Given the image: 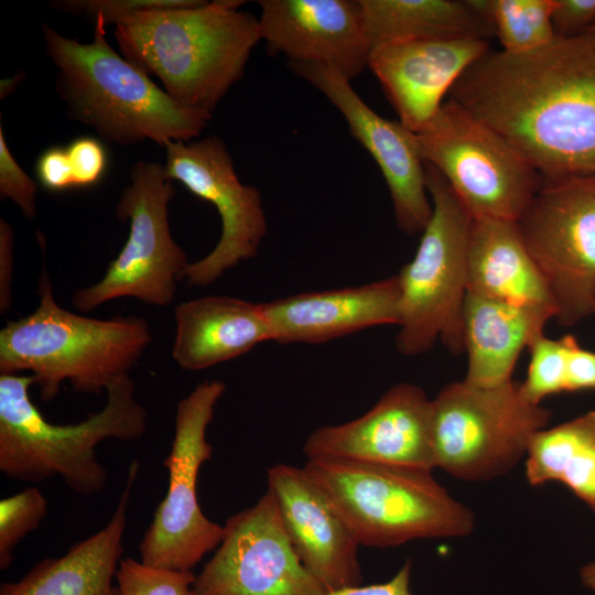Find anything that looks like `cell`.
<instances>
[{
	"label": "cell",
	"instance_id": "obj_30",
	"mask_svg": "<svg viewBox=\"0 0 595 595\" xmlns=\"http://www.w3.org/2000/svg\"><path fill=\"white\" fill-rule=\"evenodd\" d=\"M193 571L153 566L132 558L120 561L116 581L119 595H195Z\"/></svg>",
	"mask_w": 595,
	"mask_h": 595
},
{
	"label": "cell",
	"instance_id": "obj_16",
	"mask_svg": "<svg viewBox=\"0 0 595 595\" xmlns=\"http://www.w3.org/2000/svg\"><path fill=\"white\" fill-rule=\"evenodd\" d=\"M306 458L332 457L432 470V403L413 383L392 386L361 416L325 425L305 440Z\"/></svg>",
	"mask_w": 595,
	"mask_h": 595
},
{
	"label": "cell",
	"instance_id": "obj_17",
	"mask_svg": "<svg viewBox=\"0 0 595 595\" xmlns=\"http://www.w3.org/2000/svg\"><path fill=\"white\" fill-rule=\"evenodd\" d=\"M261 40L289 62L320 64L355 79L369 47L359 0H261Z\"/></svg>",
	"mask_w": 595,
	"mask_h": 595
},
{
	"label": "cell",
	"instance_id": "obj_35",
	"mask_svg": "<svg viewBox=\"0 0 595 595\" xmlns=\"http://www.w3.org/2000/svg\"><path fill=\"white\" fill-rule=\"evenodd\" d=\"M35 175L37 183L46 191L60 193L74 190L65 147L45 149L35 162Z\"/></svg>",
	"mask_w": 595,
	"mask_h": 595
},
{
	"label": "cell",
	"instance_id": "obj_4",
	"mask_svg": "<svg viewBox=\"0 0 595 595\" xmlns=\"http://www.w3.org/2000/svg\"><path fill=\"white\" fill-rule=\"evenodd\" d=\"M32 375H0V470L12 479L39 483L61 477L74 493L104 490L108 473L96 447L105 440L137 441L148 426V412L136 398L130 375L106 390L105 407L73 424L47 421L30 398Z\"/></svg>",
	"mask_w": 595,
	"mask_h": 595
},
{
	"label": "cell",
	"instance_id": "obj_31",
	"mask_svg": "<svg viewBox=\"0 0 595 595\" xmlns=\"http://www.w3.org/2000/svg\"><path fill=\"white\" fill-rule=\"evenodd\" d=\"M198 0H54L52 9L85 17L93 22L100 18L108 24L117 25L123 19L138 12L193 6Z\"/></svg>",
	"mask_w": 595,
	"mask_h": 595
},
{
	"label": "cell",
	"instance_id": "obj_21",
	"mask_svg": "<svg viewBox=\"0 0 595 595\" xmlns=\"http://www.w3.org/2000/svg\"><path fill=\"white\" fill-rule=\"evenodd\" d=\"M139 468V462L132 461L125 489L104 528L62 556L40 561L19 581L2 583L0 595H119L113 581L122 560L127 509Z\"/></svg>",
	"mask_w": 595,
	"mask_h": 595
},
{
	"label": "cell",
	"instance_id": "obj_2",
	"mask_svg": "<svg viewBox=\"0 0 595 595\" xmlns=\"http://www.w3.org/2000/svg\"><path fill=\"white\" fill-rule=\"evenodd\" d=\"M244 1L198 0L188 7L147 10L117 25L122 56L154 75L178 104L213 113L244 76L261 40L259 19Z\"/></svg>",
	"mask_w": 595,
	"mask_h": 595
},
{
	"label": "cell",
	"instance_id": "obj_22",
	"mask_svg": "<svg viewBox=\"0 0 595 595\" xmlns=\"http://www.w3.org/2000/svg\"><path fill=\"white\" fill-rule=\"evenodd\" d=\"M172 356L185 370H203L271 340L262 303L226 295L188 300L174 309Z\"/></svg>",
	"mask_w": 595,
	"mask_h": 595
},
{
	"label": "cell",
	"instance_id": "obj_25",
	"mask_svg": "<svg viewBox=\"0 0 595 595\" xmlns=\"http://www.w3.org/2000/svg\"><path fill=\"white\" fill-rule=\"evenodd\" d=\"M370 50L381 45L431 39L493 35L489 25L467 1L359 0Z\"/></svg>",
	"mask_w": 595,
	"mask_h": 595
},
{
	"label": "cell",
	"instance_id": "obj_8",
	"mask_svg": "<svg viewBox=\"0 0 595 595\" xmlns=\"http://www.w3.org/2000/svg\"><path fill=\"white\" fill-rule=\"evenodd\" d=\"M431 403L435 467L469 482L508 473L551 419V411L529 402L513 380L490 388L454 381Z\"/></svg>",
	"mask_w": 595,
	"mask_h": 595
},
{
	"label": "cell",
	"instance_id": "obj_3",
	"mask_svg": "<svg viewBox=\"0 0 595 595\" xmlns=\"http://www.w3.org/2000/svg\"><path fill=\"white\" fill-rule=\"evenodd\" d=\"M48 58L57 68L55 89L72 120L104 140L133 145L151 140L161 147L202 134L213 113L183 106L106 39L102 19L94 21L90 43L63 36L41 24Z\"/></svg>",
	"mask_w": 595,
	"mask_h": 595
},
{
	"label": "cell",
	"instance_id": "obj_40",
	"mask_svg": "<svg viewBox=\"0 0 595 595\" xmlns=\"http://www.w3.org/2000/svg\"><path fill=\"white\" fill-rule=\"evenodd\" d=\"M580 580L584 587L595 593V561L582 566Z\"/></svg>",
	"mask_w": 595,
	"mask_h": 595
},
{
	"label": "cell",
	"instance_id": "obj_6",
	"mask_svg": "<svg viewBox=\"0 0 595 595\" xmlns=\"http://www.w3.org/2000/svg\"><path fill=\"white\" fill-rule=\"evenodd\" d=\"M303 469L359 545L466 537L475 528L473 511L454 499L432 470L332 457L307 458Z\"/></svg>",
	"mask_w": 595,
	"mask_h": 595
},
{
	"label": "cell",
	"instance_id": "obj_9",
	"mask_svg": "<svg viewBox=\"0 0 595 595\" xmlns=\"http://www.w3.org/2000/svg\"><path fill=\"white\" fill-rule=\"evenodd\" d=\"M414 138L424 163L443 175L473 219L517 221L541 185L501 136L452 99Z\"/></svg>",
	"mask_w": 595,
	"mask_h": 595
},
{
	"label": "cell",
	"instance_id": "obj_1",
	"mask_svg": "<svg viewBox=\"0 0 595 595\" xmlns=\"http://www.w3.org/2000/svg\"><path fill=\"white\" fill-rule=\"evenodd\" d=\"M448 96L542 178L595 174V31L526 54L489 51Z\"/></svg>",
	"mask_w": 595,
	"mask_h": 595
},
{
	"label": "cell",
	"instance_id": "obj_15",
	"mask_svg": "<svg viewBox=\"0 0 595 595\" xmlns=\"http://www.w3.org/2000/svg\"><path fill=\"white\" fill-rule=\"evenodd\" d=\"M291 71L306 80L342 113L351 136L379 166L388 185L394 219L408 236L421 234L432 216L422 160L414 133L400 121L372 110L350 80L320 64L289 62Z\"/></svg>",
	"mask_w": 595,
	"mask_h": 595
},
{
	"label": "cell",
	"instance_id": "obj_24",
	"mask_svg": "<svg viewBox=\"0 0 595 595\" xmlns=\"http://www.w3.org/2000/svg\"><path fill=\"white\" fill-rule=\"evenodd\" d=\"M467 292L512 304L542 307L556 316L551 291L516 221L473 219L467 248Z\"/></svg>",
	"mask_w": 595,
	"mask_h": 595
},
{
	"label": "cell",
	"instance_id": "obj_42",
	"mask_svg": "<svg viewBox=\"0 0 595 595\" xmlns=\"http://www.w3.org/2000/svg\"><path fill=\"white\" fill-rule=\"evenodd\" d=\"M591 30L595 31V25H594ZM591 30H589V31H591Z\"/></svg>",
	"mask_w": 595,
	"mask_h": 595
},
{
	"label": "cell",
	"instance_id": "obj_5",
	"mask_svg": "<svg viewBox=\"0 0 595 595\" xmlns=\"http://www.w3.org/2000/svg\"><path fill=\"white\" fill-rule=\"evenodd\" d=\"M39 304L0 331V372L31 371L43 401L67 380L77 392L98 394L129 375L152 340L140 316L93 318L63 309L44 270Z\"/></svg>",
	"mask_w": 595,
	"mask_h": 595
},
{
	"label": "cell",
	"instance_id": "obj_36",
	"mask_svg": "<svg viewBox=\"0 0 595 595\" xmlns=\"http://www.w3.org/2000/svg\"><path fill=\"white\" fill-rule=\"evenodd\" d=\"M595 391V351L580 346L574 335H567L566 392Z\"/></svg>",
	"mask_w": 595,
	"mask_h": 595
},
{
	"label": "cell",
	"instance_id": "obj_19",
	"mask_svg": "<svg viewBox=\"0 0 595 595\" xmlns=\"http://www.w3.org/2000/svg\"><path fill=\"white\" fill-rule=\"evenodd\" d=\"M489 51L488 40L477 37L398 42L374 48L368 67L399 121L416 133L434 118L464 72Z\"/></svg>",
	"mask_w": 595,
	"mask_h": 595
},
{
	"label": "cell",
	"instance_id": "obj_29",
	"mask_svg": "<svg viewBox=\"0 0 595 595\" xmlns=\"http://www.w3.org/2000/svg\"><path fill=\"white\" fill-rule=\"evenodd\" d=\"M47 500L37 487H28L0 500V570L13 562L19 542L37 529L47 513Z\"/></svg>",
	"mask_w": 595,
	"mask_h": 595
},
{
	"label": "cell",
	"instance_id": "obj_12",
	"mask_svg": "<svg viewBox=\"0 0 595 595\" xmlns=\"http://www.w3.org/2000/svg\"><path fill=\"white\" fill-rule=\"evenodd\" d=\"M516 223L554 299L558 323L573 326L592 315L595 174L542 178Z\"/></svg>",
	"mask_w": 595,
	"mask_h": 595
},
{
	"label": "cell",
	"instance_id": "obj_33",
	"mask_svg": "<svg viewBox=\"0 0 595 595\" xmlns=\"http://www.w3.org/2000/svg\"><path fill=\"white\" fill-rule=\"evenodd\" d=\"M74 190L97 185L108 170V153L101 141L95 137L82 136L66 147Z\"/></svg>",
	"mask_w": 595,
	"mask_h": 595
},
{
	"label": "cell",
	"instance_id": "obj_13",
	"mask_svg": "<svg viewBox=\"0 0 595 595\" xmlns=\"http://www.w3.org/2000/svg\"><path fill=\"white\" fill-rule=\"evenodd\" d=\"M165 151V176L210 203L221 220V234L214 249L190 262L182 277L193 286H207L258 253L268 230L261 194L255 186L240 182L225 142L216 136L173 141Z\"/></svg>",
	"mask_w": 595,
	"mask_h": 595
},
{
	"label": "cell",
	"instance_id": "obj_28",
	"mask_svg": "<svg viewBox=\"0 0 595 595\" xmlns=\"http://www.w3.org/2000/svg\"><path fill=\"white\" fill-rule=\"evenodd\" d=\"M528 348L530 363L526 379L519 382L521 394L541 404L549 396L566 392L567 335L554 339L543 333Z\"/></svg>",
	"mask_w": 595,
	"mask_h": 595
},
{
	"label": "cell",
	"instance_id": "obj_18",
	"mask_svg": "<svg viewBox=\"0 0 595 595\" xmlns=\"http://www.w3.org/2000/svg\"><path fill=\"white\" fill-rule=\"evenodd\" d=\"M291 545L325 591L361 585L359 543L325 493L303 467L275 464L267 470Z\"/></svg>",
	"mask_w": 595,
	"mask_h": 595
},
{
	"label": "cell",
	"instance_id": "obj_27",
	"mask_svg": "<svg viewBox=\"0 0 595 595\" xmlns=\"http://www.w3.org/2000/svg\"><path fill=\"white\" fill-rule=\"evenodd\" d=\"M508 54H526L555 40V0H468Z\"/></svg>",
	"mask_w": 595,
	"mask_h": 595
},
{
	"label": "cell",
	"instance_id": "obj_10",
	"mask_svg": "<svg viewBox=\"0 0 595 595\" xmlns=\"http://www.w3.org/2000/svg\"><path fill=\"white\" fill-rule=\"evenodd\" d=\"M175 187L159 162L138 161L130 170V184L117 205L118 219L129 220L128 239L95 284L72 296L74 307L87 313L120 298H134L151 305H170L190 261L172 237L167 207Z\"/></svg>",
	"mask_w": 595,
	"mask_h": 595
},
{
	"label": "cell",
	"instance_id": "obj_32",
	"mask_svg": "<svg viewBox=\"0 0 595 595\" xmlns=\"http://www.w3.org/2000/svg\"><path fill=\"white\" fill-rule=\"evenodd\" d=\"M37 182L31 178L12 155L0 126V196L12 201L28 219L36 214Z\"/></svg>",
	"mask_w": 595,
	"mask_h": 595
},
{
	"label": "cell",
	"instance_id": "obj_39",
	"mask_svg": "<svg viewBox=\"0 0 595 595\" xmlns=\"http://www.w3.org/2000/svg\"><path fill=\"white\" fill-rule=\"evenodd\" d=\"M25 76V72L21 71L10 77L2 78L0 80V100H3L11 96Z\"/></svg>",
	"mask_w": 595,
	"mask_h": 595
},
{
	"label": "cell",
	"instance_id": "obj_20",
	"mask_svg": "<svg viewBox=\"0 0 595 595\" xmlns=\"http://www.w3.org/2000/svg\"><path fill=\"white\" fill-rule=\"evenodd\" d=\"M398 275L368 284L304 292L262 303L271 340L320 344L365 328L399 325Z\"/></svg>",
	"mask_w": 595,
	"mask_h": 595
},
{
	"label": "cell",
	"instance_id": "obj_14",
	"mask_svg": "<svg viewBox=\"0 0 595 595\" xmlns=\"http://www.w3.org/2000/svg\"><path fill=\"white\" fill-rule=\"evenodd\" d=\"M284 530L274 494L267 489L229 517L214 555L196 575L195 595H323Z\"/></svg>",
	"mask_w": 595,
	"mask_h": 595
},
{
	"label": "cell",
	"instance_id": "obj_11",
	"mask_svg": "<svg viewBox=\"0 0 595 595\" xmlns=\"http://www.w3.org/2000/svg\"><path fill=\"white\" fill-rule=\"evenodd\" d=\"M225 390L220 380H204L177 403L174 436L163 461L167 490L139 543L144 564L192 571L221 542L224 526L203 513L196 486L199 469L213 453L206 432Z\"/></svg>",
	"mask_w": 595,
	"mask_h": 595
},
{
	"label": "cell",
	"instance_id": "obj_41",
	"mask_svg": "<svg viewBox=\"0 0 595 595\" xmlns=\"http://www.w3.org/2000/svg\"><path fill=\"white\" fill-rule=\"evenodd\" d=\"M592 315H594V316H595V294H594V302H593V313H592Z\"/></svg>",
	"mask_w": 595,
	"mask_h": 595
},
{
	"label": "cell",
	"instance_id": "obj_23",
	"mask_svg": "<svg viewBox=\"0 0 595 595\" xmlns=\"http://www.w3.org/2000/svg\"><path fill=\"white\" fill-rule=\"evenodd\" d=\"M555 314L467 292L463 309L464 381L490 388L512 380L517 360Z\"/></svg>",
	"mask_w": 595,
	"mask_h": 595
},
{
	"label": "cell",
	"instance_id": "obj_37",
	"mask_svg": "<svg viewBox=\"0 0 595 595\" xmlns=\"http://www.w3.org/2000/svg\"><path fill=\"white\" fill-rule=\"evenodd\" d=\"M13 246L12 227L0 218V312L2 314L12 305Z\"/></svg>",
	"mask_w": 595,
	"mask_h": 595
},
{
	"label": "cell",
	"instance_id": "obj_38",
	"mask_svg": "<svg viewBox=\"0 0 595 595\" xmlns=\"http://www.w3.org/2000/svg\"><path fill=\"white\" fill-rule=\"evenodd\" d=\"M411 569L412 563L408 560L387 582L327 591L323 595H412L410 588Z\"/></svg>",
	"mask_w": 595,
	"mask_h": 595
},
{
	"label": "cell",
	"instance_id": "obj_34",
	"mask_svg": "<svg viewBox=\"0 0 595 595\" xmlns=\"http://www.w3.org/2000/svg\"><path fill=\"white\" fill-rule=\"evenodd\" d=\"M552 26L556 37H574L595 25V0H555Z\"/></svg>",
	"mask_w": 595,
	"mask_h": 595
},
{
	"label": "cell",
	"instance_id": "obj_7",
	"mask_svg": "<svg viewBox=\"0 0 595 595\" xmlns=\"http://www.w3.org/2000/svg\"><path fill=\"white\" fill-rule=\"evenodd\" d=\"M425 180L433 210L414 257L398 274L396 348L404 356H419L440 340L450 353L461 355L473 218L443 175L426 163Z\"/></svg>",
	"mask_w": 595,
	"mask_h": 595
},
{
	"label": "cell",
	"instance_id": "obj_26",
	"mask_svg": "<svg viewBox=\"0 0 595 595\" xmlns=\"http://www.w3.org/2000/svg\"><path fill=\"white\" fill-rule=\"evenodd\" d=\"M526 456L531 486L560 482L595 512V410L537 432Z\"/></svg>",
	"mask_w": 595,
	"mask_h": 595
}]
</instances>
